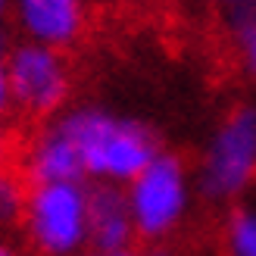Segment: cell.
<instances>
[{"label":"cell","mask_w":256,"mask_h":256,"mask_svg":"<svg viewBox=\"0 0 256 256\" xmlns=\"http://www.w3.org/2000/svg\"><path fill=\"white\" fill-rule=\"evenodd\" d=\"M56 119L78 150L88 184L125 188L162 150L153 125L97 104H75Z\"/></svg>","instance_id":"1"},{"label":"cell","mask_w":256,"mask_h":256,"mask_svg":"<svg viewBox=\"0 0 256 256\" xmlns=\"http://www.w3.org/2000/svg\"><path fill=\"white\" fill-rule=\"evenodd\" d=\"M200 200L238 206L256 188V104H238L212 125L194 160Z\"/></svg>","instance_id":"2"},{"label":"cell","mask_w":256,"mask_h":256,"mask_svg":"<svg viewBox=\"0 0 256 256\" xmlns=\"http://www.w3.org/2000/svg\"><path fill=\"white\" fill-rule=\"evenodd\" d=\"M125 197L132 206L138 240L156 247L169 244L175 234L184 232V225L197 203V182L194 166L182 153L160 150L144 172L125 184Z\"/></svg>","instance_id":"3"},{"label":"cell","mask_w":256,"mask_h":256,"mask_svg":"<svg viewBox=\"0 0 256 256\" xmlns=\"http://www.w3.org/2000/svg\"><path fill=\"white\" fill-rule=\"evenodd\" d=\"M91 184L50 182L28 184L19 234L32 256H82L91 247Z\"/></svg>","instance_id":"4"},{"label":"cell","mask_w":256,"mask_h":256,"mask_svg":"<svg viewBox=\"0 0 256 256\" xmlns=\"http://www.w3.org/2000/svg\"><path fill=\"white\" fill-rule=\"evenodd\" d=\"M10 112L28 125L62 116L72 106L75 69L69 54L32 41L10 44L6 54Z\"/></svg>","instance_id":"5"},{"label":"cell","mask_w":256,"mask_h":256,"mask_svg":"<svg viewBox=\"0 0 256 256\" xmlns=\"http://www.w3.org/2000/svg\"><path fill=\"white\" fill-rule=\"evenodd\" d=\"M91 0H12L10 16V25L16 28L19 41L44 44L62 54L82 47L91 32Z\"/></svg>","instance_id":"6"},{"label":"cell","mask_w":256,"mask_h":256,"mask_svg":"<svg viewBox=\"0 0 256 256\" xmlns=\"http://www.w3.org/2000/svg\"><path fill=\"white\" fill-rule=\"evenodd\" d=\"M16 172L28 184H50V182H84V169L78 160L69 132L60 119L34 125L25 138H19Z\"/></svg>","instance_id":"7"},{"label":"cell","mask_w":256,"mask_h":256,"mask_svg":"<svg viewBox=\"0 0 256 256\" xmlns=\"http://www.w3.org/2000/svg\"><path fill=\"white\" fill-rule=\"evenodd\" d=\"M88 219H91V247H97V250L134 247L138 232H134V219H132V206H128L125 188L91 184Z\"/></svg>","instance_id":"8"},{"label":"cell","mask_w":256,"mask_h":256,"mask_svg":"<svg viewBox=\"0 0 256 256\" xmlns=\"http://www.w3.org/2000/svg\"><path fill=\"white\" fill-rule=\"evenodd\" d=\"M225 256H256V203H238L222 222Z\"/></svg>","instance_id":"9"},{"label":"cell","mask_w":256,"mask_h":256,"mask_svg":"<svg viewBox=\"0 0 256 256\" xmlns=\"http://www.w3.org/2000/svg\"><path fill=\"white\" fill-rule=\"evenodd\" d=\"M25 203H28V182L16 172H0V234L19 232Z\"/></svg>","instance_id":"10"},{"label":"cell","mask_w":256,"mask_h":256,"mask_svg":"<svg viewBox=\"0 0 256 256\" xmlns=\"http://www.w3.org/2000/svg\"><path fill=\"white\" fill-rule=\"evenodd\" d=\"M228 41H232V56L234 66L247 75V78L256 82V12H247L234 22L222 25Z\"/></svg>","instance_id":"11"},{"label":"cell","mask_w":256,"mask_h":256,"mask_svg":"<svg viewBox=\"0 0 256 256\" xmlns=\"http://www.w3.org/2000/svg\"><path fill=\"white\" fill-rule=\"evenodd\" d=\"M16 156H19V134L0 116V172L16 169Z\"/></svg>","instance_id":"12"},{"label":"cell","mask_w":256,"mask_h":256,"mask_svg":"<svg viewBox=\"0 0 256 256\" xmlns=\"http://www.w3.org/2000/svg\"><path fill=\"white\" fill-rule=\"evenodd\" d=\"M247 12H256V0H219V19L225 22H234Z\"/></svg>","instance_id":"13"},{"label":"cell","mask_w":256,"mask_h":256,"mask_svg":"<svg viewBox=\"0 0 256 256\" xmlns=\"http://www.w3.org/2000/svg\"><path fill=\"white\" fill-rule=\"evenodd\" d=\"M6 54L10 47L6 41L0 38V116H6L10 112V88H6Z\"/></svg>","instance_id":"14"},{"label":"cell","mask_w":256,"mask_h":256,"mask_svg":"<svg viewBox=\"0 0 256 256\" xmlns=\"http://www.w3.org/2000/svg\"><path fill=\"white\" fill-rule=\"evenodd\" d=\"M82 256H144V253H138L134 247H128V250H97V247H88Z\"/></svg>","instance_id":"15"},{"label":"cell","mask_w":256,"mask_h":256,"mask_svg":"<svg viewBox=\"0 0 256 256\" xmlns=\"http://www.w3.org/2000/svg\"><path fill=\"white\" fill-rule=\"evenodd\" d=\"M0 256H25V253L10 234H0Z\"/></svg>","instance_id":"16"},{"label":"cell","mask_w":256,"mask_h":256,"mask_svg":"<svg viewBox=\"0 0 256 256\" xmlns=\"http://www.w3.org/2000/svg\"><path fill=\"white\" fill-rule=\"evenodd\" d=\"M144 256H178V253H175V250H172L169 244H156V247H150V250H147Z\"/></svg>","instance_id":"17"},{"label":"cell","mask_w":256,"mask_h":256,"mask_svg":"<svg viewBox=\"0 0 256 256\" xmlns=\"http://www.w3.org/2000/svg\"><path fill=\"white\" fill-rule=\"evenodd\" d=\"M10 16H12V0H0V28L10 22Z\"/></svg>","instance_id":"18"}]
</instances>
